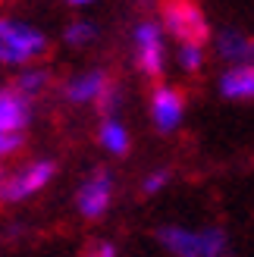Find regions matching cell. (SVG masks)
Wrapping results in <instances>:
<instances>
[{"instance_id": "cell-19", "label": "cell", "mask_w": 254, "mask_h": 257, "mask_svg": "<svg viewBox=\"0 0 254 257\" xmlns=\"http://www.w3.org/2000/svg\"><path fill=\"white\" fill-rule=\"evenodd\" d=\"M0 179H4V176H0Z\"/></svg>"}, {"instance_id": "cell-1", "label": "cell", "mask_w": 254, "mask_h": 257, "mask_svg": "<svg viewBox=\"0 0 254 257\" xmlns=\"http://www.w3.org/2000/svg\"><path fill=\"white\" fill-rule=\"evenodd\" d=\"M47 54L44 32L0 16V63H29Z\"/></svg>"}, {"instance_id": "cell-14", "label": "cell", "mask_w": 254, "mask_h": 257, "mask_svg": "<svg viewBox=\"0 0 254 257\" xmlns=\"http://www.w3.org/2000/svg\"><path fill=\"white\" fill-rule=\"evenodd\" d=\"M91 38H94V25L91 22H72L66 29V41L69 44H85V41H91Z\"/></svg>"}, {"instance_id": "cell-4", "label": "cell", "mask_w": 254, "mask_h": 257, "mask_svg": "<svg viewBox=\"0 0 254 257\" xmlns=\"http://www.w3.org/2000/svg\"><path fill=\"white\" fill-rule=\"evenodd\" d=\"M57 173V163L54 160H38V163H29L25 170L13 173V176H4L0 179V201H22L35 195V191H41L50 176Z\"/></svg>"}, {"instance_id": "cell-12", "label": "cell", "mask_w": 254, "mask_h": 257, "mask_svg": "<svg viewBox=\"0 0 254 257\" xmlns=\"http://www.w3.org/2000/svg\"><path fill=\"white\" fill-rule=\"evenodd\" d=\"M100 145H104L110 154H125L129 151V135L116 119H104L100 125Z\"/></svg>"}, {"instance_id": "cell-10", "label": "cell", "mask_w": 254, "mask_h": 257, "mask_svg": "<svg viewBox=\"0 0 254 257\" xmlns=\"http://www.w3.org/2000/svg\"><path fill=\"white\" fill-rule=\"evenodd\" d=\"M223 94L226 97H235V100H248L254 97V66H235L223 75Z\"/></svg>"}, {"instance_id": "cell-7", "label": "cell", "mask_w": 254, "mask_h": 257, "mask_svg": "<svg viewBox=\"0 0 254 257\" xmlns=\"http://www.w3.org/2000/svg\"><path fill=\"white\" fill-rule=\"evenodd\" d=\"M75 204H79L82 216H88V220L104 216V210L110 207V176H107L104 170H97V173L79 188V198H75Z\"/></svg>"}, {"instance_id": "cell-18", "label": "cell", "mask_w": 254, "mask_h": 257, "mask_svg": "<svg viewBox=\"0 0 254 257\" xmlns=\"http://www.w3.org/2000/svg\"><path fill=\"white\" fill-rule=\"evenodd\" d=\"M91 257H113V248H110V245H100Z\"/></svg>"}, {"instance_id": "cell-17", "label": "cell", "mask_w": 254, "mask_h": 257, "mask_svg": "<svg viewBox=\"0 0 254 257\" xmlns=\"http://www.w3.org/2000/svg\"><path fill=\"white\" fill-rule=\"evenodd\" d=\"M163 182H167V173H154V176H148V182H145V191L151 195V191L163 188Z\"/></svg>"}, {"instance_id": "cell-8", "label": "cell", "mask_w": 254, "mask_h": 257, "mask_svg": "<svg viewBox=\"0 0 254 257\" xmlns=\"http://www.w3.org/2000/svg\"><path fill=\"white\" fill-rule=\"evenodd\" d=\"M29 122V100L13 88L0 91V135H22Z\"/></svg>"}, {"instance_id": "cell-16", "label": "cell", "mask_w": 254, "mask_h": 257, "mask_svg": "<svg viewBox=\"0 0 254 257\" xmlns=\"http://www.w3.org/2000/svg\"><path fill=\"white\" fill-rule=\"evenodd\" d=\"M19 148H22V135H0V157H7Z\"/></svg>"}, {"instance_id": "cell-13", "label": "cell", "mask_w": 254, "mask_h": 257, "mask_svg": "<svg viewBox=\"0 0 254 257\" xmlns=\"http://www.w3.org/2000/svg\"><path fill=\"white\" fill-rule=\"evenodd\" d=\"M44 85H47V72L38 69V72H25V75H19L13 91L22 94V97H32V94H38V91H44Z\"/></svg>"}, {"instance_id": "cell-3", "label": "cell", "mask_w": 254, "mask_h": 257, "mask_svg": "<svg viewBox=\"0 0 254 257\" xmlns=\"http://www.w3.org/2000/svg\"><path fill=\"white\" fill-rule=\"evenodd\" d=\"M160 241L167 245L176 257H220L226 248V235L220 229H201V232H188V229L167 226L160 229Z\"/></svg>"}, {"instance_id": "cell-2", "label": "cell", "mask_w": 254, "mask_h": 257, "mask_svg": "<svg viewBox=\"0 0 254 257\" xmlns=\"http://www.w3.org/2000/svg\"><path fill=\"white\" fill-rule=\"evenodd\" d=\"M160 19L179 47H204L210 38V22L198 4H163Z\"/></svg>"}, {"instance_id": "cell-15", "label": "cell", "mask_w": 254, "mask_h": 257, "mask_svg": "<svg viewBox=\"0 0 254 257\" xmlns=\"http://www.w3.org/2000/svg\"><path fill=\"white\" fill-rule=\"evenodd\" d=\"M179 63H182V69L195 72L201 66V47H179Z\"/></svg>"}, {"instance_id": "cell-5", "label": "cell", "mask_w": 254, "mask_h": 257, "mask_svg": "<svg viewBox=\"0 0 254 257\" xmlns=\"http://www.w3.org/2000/svg\"><path fill=\"white\" fill-rule=\"evenodd\" d=\"M135 66L148 79L163 75V32L157 22H142L135 29Z\"/></svg>"}, {"instance_id": "cell-11", "label": "cell", "mask_w": 254, "mask_h": 257, "mask_svg": "<svg viewBox=\"0 0 254 257\" xmlns=\"http://www.w3.org/2000/svg\"><path fill=\"white\" fill-rule=\"evenodd\" d=\"M217 47H220V54H223L226 60H245L248 54H254V41H248V38L238 35V32H226V35H220Z\"/></svg>"}, {"instance_id": "cell-9", "label": "cell", "mask_w": 254, "mask_h": 257, "mask_svg": "<svg viewBox=\"0 0 254 257\" xmlns=\"http://www.w3.org/2000/svg\"><path fill=\"white\" fill-rule=\"evenodd\" d=\"M113 79H107V72H85V75H79V79H72L69 85H66V97L69 100H75V104H82V100H100V94L107 91V85H110Z\"/></svg>"}, {"instance_id": "cell-6", "label": "cell", "mask_w": 254, "mask_h": 257, "mask_svg": "<svg viewBox=\"0 0 254 257\" xmlns=\"http://www.w3.org/2000/svg\"><path fill=\"white\" fill-rule=\"evenodd\" d=\"M182 113H185V94L179 88L163 85L151 94V119L160 132H173L182 122Z\"/></svg>"}]
</instances>
